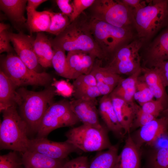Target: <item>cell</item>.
<instances>
[{
  "label": "cell",
  "mask_w": 168,
  "mask_h": 168,
  "mask_svg": "<svg viewBox=\"0 0 168 168\" xmlns=\"http://www.w3.org/2000/svg\"><path fill=\"white\" fill-rule=\"evenodd\" d=\"M106 129H100L83 124L73 127L65 134L66 141L80 151L99 152L108 149L111 145Z\"/></svg>",
  "instance_id": "ba28073f"
},
{
  "label": "cell",
  "mask_w": 168,
  "mask_h": 168,
  "mask_svg": "<svg viewBox=\"0 0 168 168\" xmlns=\"http://www.w3.org/2000/svg\"><path fill=\"white\" fill-rule=\"evenodd\" d=\"M11 42L9 36V32L7 30L0 33V53L7 52L12 53L14 49L10 44Z\"/></svg>",
  "instance_id": "60d3db41"
},
{
  "label": "cell",
  "mask_w": 168,
  "mask_h": 168,
  "mask_svg": "<svg viewBox=\"0 0 168 168\" xmlns=\"http://www.w3.org/2000/svg\"><path fill=\"white\" fill-rule=\"evenodd\" d=\"M95 0H73L72 2V12L69 18L71 23L75 20L86 9L89 8Z\"/></svg>",
  "instance_id": "e575fe53"
},
{
  "label": "cell",
  "mask_w": 168,
  "mask_h": 168,
  "mask_svg": "<svg viewBox=\"0 0 168 168\" xmlns=\"http://www.w3.org/2000/svg\"><path fill=\"white\" fill-rule=\"evenodd\" d=\"M147 61L152 67L168 59V27L150 44L146 53Z\"/></svg>",
  "instance_id": "ac0fdd59"
},
{
  "label": "cell",
  "mask_w": 168,
  "mask_h": 168,
  "mask_svg": "<svg viewBox=\"0 0 168 168\" xmlns=\"http://www.w3.org/2000/svg\"><path fill=\"white\" fill-rule=\"evenodd\" d=\"M17 87L0 70V111L2 112L13 105H17L20 97L16 88Z\"/></svg>",
  "instance_id": "44dd1931"
},
{
  "label": "cell",
  "mask_w": 168,
  "mask_h": 168,
  "mask_svg": "<svg viewBox=\"0 0 168 168\" xmlns=\"http://www.w3.org/2000/svg\"><path fill=\"white\" fill-rule=\"evenodd\" d=\"M109 95L118 120L123 128L125 134H129L138 105L133 102H127L111 94Z\"/></svg>",
  "instance_id": "9a60e30c"
},
{
  "label": "cell",
  "mask_w": 168,
  "mask_h": 168,
  "mask_svg": "<svg viewBox=\"0 0 168 168\" xmlns=\"http://www.w3.org/2000/svg\"><path fill=\"white\" fill-rule=\"evenodd\" d=\"M119 144L112 145L105 151H99L90 163L89 168H115Z\"/></svg>",
  "instance_id": "484cf974"
},
{
  "label": "cell",
  "mask_w": 168,
  "mask_h": 168,
  "mask_svg": "<svg viewBox=\"0 0 168 168\" xmlns=\"http://www.w3.org/2000/svg\"><path fill=\"white\" fill-rule=\"evenodd\" d=\"M23 165L16 152L13 151L0 156V168H22Z\"/></svg>",
  "instance_id": "836d02e7"
},
{
  "label": "cell",
  "mask_w": 168,
  "mask_h": 168,
  "mask_svg": "<svg viewBox=\"0 0 168 168\" xmlns=\"http://www.w3.org/2000/svg\"><path fill=\"white\" fill-rule=\"evenodd\" d=\"M1 70L17 87L27 85L45 86L52 77L48 73L38 72L29 68L20 58L8 53L1 61Z\"/></svg>",
  "instance_id": "8992f818"
},
{
  "label": "cell",
  "mask_w": 168,
  "mask_h": 168,
  "mask_svg": "<svg viewBox=\"0 0 168 168\" xmlns=\"http://www.w3.org/2000/svg\"><path fill=\"white\" fill-rule=\"evenodd\" d=\"M161 114L162 116L164 117L168 121V108L165 109Z\"/></svg>",
  "instance_id": "c3c4849f"
},
{
  "label": "cell",
  "mask_w": 168,
  "mask_h": 168,
  "mask_svg": "<svg viewBox=\"0 0 168 168\" xmlns=\"http://www.w3.org/2000/svg\"><path fill=\"white\" fill-rule=\"evenodd\" d=\"M142 168H168V145L149 151Z\"/></svg>",
  "instance_id": "4316f807"
},
{
  "label": "cell",
  "mask_w": 168,
  "mask_h": 168,
  "mask_svg": "<svg viewBox=\"0 0 168 168\" xmlns=\"http://www.w3.org/2000/svg\"><path fill=\"white\" fill-rule=\"evenodd\" d=\"M141 152L130 133L128 134L122 150L118 155L115 168H142Z\"/></svg>",
  "instance_id": "e0dca14e"
},
{
  "label": "cell",
  "mask_w": 168,
  "mask_h": 168,
  "mask_svg": "<svg viewBox=\"0 0 168 168\" xmlns=\"http://www.w3.org/2000/svg\"><path fill=\"white\" fill-rule=\"evenodd\" d=\"M144 41L139 38L122 46L110 57L105 67L119 75L129 76L141 69L139 51Z\"/></svg>",
  "instance_id": "30bf717a"
},
{
  "label": "cell",
  "mask_w": 168,
  "mask_h": 168,
  "mask_svg": "<svg viewBox=\"0 0 168 168\" xmlns=\"http://www.w3.org/2000/svg\"><path fill=\"white\" fill-rule=\"evenodd\" d=\"M69 0H57L56 3L63 14L70 18L73 11L72 3Z\"/></svg>",
  "instance_id": "7bdbcfd3"
},
{
  "label": "cell",
  "mask_w": 168,
  "mask_h": 168,
  "mask_svg": "<svg viewBox=\"0 0 168 168\" xmlns=\"http://www.w3.org/2000/svg\"><path fill=\"white\" fill-rule=\"evenodd\" d=\"M99 112L107 129L117 138L122 139L125 134L118 120L109 95L103 96L100 99Z\"/></svg>",
  "instance_id": "2e32d148"
},
{
  "label": "cell",
  "mask_w": 168,
  "mask_h": 168,
  "mask_svg": "<svg viewBox=\"0 0 168 168\" xmlns=\"http://www.w3.org/2000/svg\"><path fill=\"white\" fill-rule=\"evenodd\" d=\"M34 49L38 63L41 67H52L54 51L50 39L42 32L37 33L34 42Z\"/></svg>",
  "instance_id": "7402d4cb"
},
{
  "label": "cell",
  "mask_w": 168,
  "mask_h": 168,
  "mask_svg": "<svg viewBox=\"0 0 168 168\" xmlns=\"http://www.w3.org/2000/svg\"><path fill=\"white\" fill-rule=\"evenodd\" d=\"M96 86L101 96H106L110 94L114 89L111 86L102 82L97 81Z\"/></svg>",
  "instance_id": "f6af8a7d"
},
{
  "label": "cell",
  "mask_w": 168,
  "mask_h": 168,
  "mask_svg": "<svg viewBox=\"0 0 168 168\" xmlns=\"http://www.w3.org/2000/svg\"><path fill=\"white\" fill-rule=\"evenodd\" d=\"M143 72V80L146 83L156 100L161 102L166 109L168 96L165 86L159 73L154 67L142 68Z\"/></svg>",
  "instance_id": "d6986e66"
},
{
  "label": "cell",
  "mask_w": 168,
  "mask_h": 168,
  "mask_svg": "<svg viewBox=\"0 0 168 168\" xmlns=\"http://www.w3.org/2000/svg\"><path fill=\"white\" fill-rule=\"evenodd\" d=\"M46 1V0H27V7L36 10L40 5Z\"/></svg>",
  "instance_id": "bcb514c9"
},
{
  "label": "cell",
  "mask_w": 168,
  "mask_h": 168,
  "mask_svg": "<svg viewBox=\"0 0 168 168\" xmlns=\"http://www.w3.org/2000/svg\"><path fill=\"white\" fill-rule=\"evenodd\" d=\"M121 1L133 9V11H137L146 5L145 1L140 0H122Z\"/></svg>",
  "instance_id": "ee69618b"
},
{
  "label": "cell",
  "mask_w": 168,
  "mask_h": 168,
  "mask_svg": "<svg viewBox=\"0 0 168 168\" xmlns=\"http://www.w3.org/2000/svg\"><path fill=\"white\" fill-rule=\"evenodd\" d=\"M55 89V93L64 97H69L73 93V87L64 80L55 81L52 84Z\"/></svg>",
  "instance_id": "ab89813d"
},
{
  "label": "cell",
  "mask_w": 168,
  "mask_h": 168,
  "mask_svg": "<svg viewBox=\"0 0 168 168\" xmlns=\"http://www.w3.org/2000/svg\"><path fill=\"white\" fill-rule=\"evenodd\" d=\"M52 46L54 51L52 61V67L59 76L71 79L67 63L65 51L60 47Z\"/></svg>",
  "instance_id": "f1b7e54d"
},
{
  "label": "cell",
  "mask_w": 168,
  "mask_h": 168,
  "mask_svg": "<svg viewBox=\"0 0 168 168\" xmlns=\"http://www.w3.org/2000/svg\"><path fill=\"white\" fill-rule=\"evenodd\" d=\"M97 82H102L115 88L123 78L105 67L95 63L90 72Z\"/></svg>",
  "instance_id": "83f0119b"
},
{
  "label": "cell",
  "mask_w": 168,
  "mask_h": 168,
  "mask_svg": "<svg viewBox=\"0 0 168 168\" xmlns=\"http://www.w3.org/2000/svg\"><path fill=\"white\" fill-rule=\"evenodd\" d=\"M152 67L157 70L165 86H168V61L157 63Z\"/></svg>",
  "instance_id": "b9f144b4"
},
{
  "label": "cell",
  "mask_w": 168,
  "mask_h": 168,
  "mask_svg": "<svg viewBox=\"0 0 168 168\" xmlns=\"http://www.w3.org/2000/svg\"><path fill=\"white\" fill-rule=\"evenodd\" d=\"M154 97L146 83L143 81H139L138 79L133 99L141 106L144 103L153 100Z\"/></svg>",
  "instance_id": "1f68e13d"
},
{
  "label": "cell",
  "mask_w": 168,
  "mask_h": 168,
  "mask_svg": "<svg viewBox=\"0 0 168 168\" xmlns=\"http://www.w3.org/2000/svg\"><path fill=\"white\" fill-rule=\"evenodd\" d=\"M89 26L96 42L106 58L128 44L133 36L131 27H118L90 17Z\"/></svg>",
  "instance_id": "5b68a950"
},
{
  "label": "cell",
  "mask_w": 168,
  "mask_h": 168,
  "mask_svg": "<svg viewBox=\"0 0 168 168\" xmlns=\"http://www.w3.org/2000/svg\"><path fill=\"white\" fill-rule=\"evenodd\" d=\"M142 68L126 78H123L110 93L128 102H133L136 85Z\"/></svg>",
  "instance_id": "d4e9b609"
},
{
  "label": "cell",
  "mask_w": 168,
  "mask_h": 168,
  "mask_svg": "<svg viewBox=\"0 0 168 168\" xmlns=\"http://www.w3.org/2000/svg\"><path fill=\"white\" fill-rule=\"evenodd\" d=\"M27 150L40 153L56 159H65L70 153L80 151L66 141L56 142L46 138L29 139Z\"/></svg>",
  "instance_id": "8fae6325"
},
{
  "label": "cell",
  "mask_w": 168,
  "mask_h": 168,
  "mask_svg": "<svg viewBox=\"0 0 168 168\" xmlns=\"http://www.w3.org/2000/svg\"><path fill=\"white\" fill-rule=\"evenodd\" d=\"M70 107L80 121L83 124L102 129L96 108V99L90 100H76L70 101Z\"/></svg>",
  "instance_id": "5bb4252c"
},
{
  "label": "cell",
  "mask_w": 168,
  "mask_h": 168,
  "mask_svg": "<svg viewBox=\"0 0 168 168\" xmlns=\"http://www.w3.org/2000/svg\"><path fill=\"white\" fill-rule=\"evenodd\" d=\"M17 105L12 106L2 112L0 125V147L22 154L28 150L29 129L19 114Z\"/></svg>",
  "instance_id": "3957f363"
},
{
  "label": "cell",
  "mask_w": 168,
  "mask_h": 168,
  "mask_svg": "<svg viewBox=\"0 0 168 168\" xmlns=\"http://www.w3.org/2000/svg\"><path fill=\"white\" fill-rule=\"evenodd\" d=\"M81 51L68 52L67 55L68 67L71 79H75L82 75L80 68Z\"/></svg>",
  "instance_id": "4dcf8cb0"
},
{
  "label": "cell",
  "mask_w": 168,
  "mask_h": 168,
  "mask_svg": "<svg viewBox=\"0 0 168 168\" xmlns=\"http://www.w3.org/2000/svg\"><path fill=\"white\" fill-rule=\"evenodd\" d=\"M156 118H157L144 112L141 106L138 105L131 130L140 128Z\"/></svg>",
  "instance_id": "d590c367"
},
{
  "label": "cell",
  "mask_w": 168,
  "mask_h": 168,
  "mask_svg": "<svg viewBox=\"0 0 168 168\" xmlns=\"http://www.w3.org/2000/svg\"><path fill=\"white\" fill-rule=\"evenodd\" d=\"M89 9L91 18L119 27L133 25V9L121 0H95Z\"/></svg>",
  "instance_id": "52a82bcc"
},
{
  "label": "cell",
  "mask_w": 168,
  "mask_h": 168,
  "mask_svg": "<svg viewBox=\"0 0 168 168\" xmlns=\"http://www.w3.org/2000/svg\"><path fill=\"white\" fill-rule=\"evenodd\" d=\"M168 129V121L162 116L156 118L139 128L132 138L140 149L144 144L154 146L162 137L166 134Z\"/></svg>",
  "instance_id": "4fadbf2b"
},
{
  "label": "cell",
  "mask_w": 168,
  "mask_h": 168,
  "mask_svg": "<svg viewBox=\"0 0 168 168\" xmlns=\"http://www.w3.org/2000/svg\"><path fill=\"white\" fill-rule=\"evenodd\" d=\"M140 106L144 112L152 114L156 118H158L163 111L166 109L163 104L156 100H152Z\"/></svg>",
  "instance_id": "8d00e7d4"
},
{
  "label": "cell",
  "mask_w": 168,
  "mask_h": 168,
  "mask_svg": "<svg viewBox=\"0 0 168 168\" xmlns=\"http://www.w3.org/2000/svg\"><path fill=\"white\" fill-rule=\"evenodd\" d=\"M9 25L2 23L0 24V33L3 31L7 30L9 28Z\"/></svg>",
  "instance_id": "7dc6e473"
},
{
  "label": "cell",
  "mask_w": 168,
  "mask_h": 168,
  "mask_svg": "<svg viewBox=\"0 0 168 168\" xmlns=\"http://www.w3.org/2000/svg\"><path fill=\"white\" fill-rule=\"evenodd\" d=\"M17 91L20 97L17 104L20 115L27 124L29 130L37 133L46 110L54 103L55 88L52 86L36 92L21 87Z\"/></svg>",
  "instance_id": "7a4b0ae2"
},
{
  "label": "cell",
  "mask_w": 168,
  "mask_h": 168,
  "mask_svg": "<svg viewBox=\"0 0 168 168\" xmlns=\"http://www.w3.org/2000/svg\"><path fill=\"white\" fill-rule=\"evenodd\" d=\"M72 95L75 99L82 100L95 99L101 96L96 86L73 89Z\"/></svg>",
  "instance_id": "d6a6232c"
},
{
  "label": "cell",
  "mask_w": 168,
  "mask_h": 168,
  "mask_svg": "<svg viewBox=\"0 0 168 168\" xmlns=\"http://www.w3.org/2000/svg\"><path fill=\"white\" fill-rule=\"evenodd\" d=\"M148 4L133 11V25L139 38H149L168 21V0L148 1Z\"/></svg>",
  "instance_id": "277c9868"
},
{
  "label": "cell",
  "mask_w": 168,
  "mask_h": 168,
  "mask_svg": "<svg viewBox=\"0 0 168 168\" xmlns=\"http://www.w3.org/2000/svg\"><path fill=\"white\" fill-rule=\"evenodd\" d=\"M26 168V167H24V168Z\"/></svg>",
  "instance_id": "681fc988"
},
{
  "label": "cell",
  "mask_w": 168,
  "mask_h": 168,
  "mask_svg": "<svg viewBox=\"0 0 168 168\" xmlns=\"http://www.w3.org/2000/svg\"><path fill=\"white\" fill-rule=\"evenodd\" d=\"M87 157L82 156L66 161L62 168H89Z\"/></svg>",
  "instance_id": "f35d334b"
},
{
  "label": "cell",
  "mask_w": 168,
  "mask_h": 168,
  "mask_svg": "<svg viewBox=\"0 0 168 168\" xmlns=\"http://www.w3.org/2000/svg\"><path fill=\"white\" fill-rule=\"evenodd\" d=\"M26 0H0L1 10L14 23L19 25L26 21L24 16Z\"/></svg>",
  "instance_id": "cb8c5ba5"
},
{
  "label": "cell",
  "mask_w": 168,
  "mask_h": 168,
  "mask_svg": "<svg viewBox=\"0 0 168 168\" xmlns=\"http://www.w3.org/2000/svg\"><path fill=\"white\" fill-rule=\"evenodd\" d=\"M51 23L48 32L57 36L63 32L70 24L69 18L62 13L49 11Z\"/></svg>",
  "instance_id": "f546056e"
},
{
  "label": "cell",
  "mask_w": 168,
  "mask_h": 168,
  "mask_svg": "<svg viewBox=\"0 0 168 168\" xmlns=\"http://www.w3.org/2000/svg\"><path fill=\"white\" fill-rule=\"evenodd\" d=\"M79 121L71 109L70 101L63 100L54 102L44 114L37 132V138H46L55 129L72 127Z\"/></svg>",
  "instance_id": "9c48e42d"
},
{
  "label": "cell",
  "mask_w": 168,
  "mask_h": 168,
  "mask_svg": "<svg viewBox=\"0 0 168 168\" xmlns=\"http://www.w3.org/2000/svg\"><path fill=\"white\" fill-rule=\"evenodd\" d=\"M97 81L91 73L82 75L74 80L72 86L73 89L82 87L96 86Z\"/></svg>",
  "instance_id": "74e56055"
},
{
  "label": "cell",
  "mask_w": 168,
  "mask_h": 168,
  "mask_svg": "<svg viewBox=\"0 0 168 168\" xmlns=\"http://www.w3.org/2000/svg\"><path fill=\"white\" fill-rule=\"evenodd\" d=\"M11 42L18 56L30 69L38 72L39 66L34 49L35 39L20 32H9Z\"/></svg>",
  "instance_id": "7c38bea8"
},
{
  "label": "cell",
  "mask_w": 168,
  "mask_h": 168,
  "mask_svg": "<svg viewBox=\"0 0 168 168\" xmlns=\"http://www.w3.org/2000/svg\"><path fill=\"white\" fill-rule=\"evenodd\" d=\"M89 19L83 12L63 32L50 39L52 46L68 52L81 51L94 55L100 59L106 58L91 33Z\"/></svg>",
  "instance_id": "6da1fadb"
},
{
  "label": "cell",
  "mask_w": 168,
  "mask_h": 168,
  "mask_svg": "<svg viewBox=\"0 0 168 168\" xmlns=\"http://www.w3.org/2000/svg\"><path fill=\"white\" fill-rule=\"evenodd\" d=\"M26 24L30 33L48 31L51 23L49 11H37L26 7Z\"/></svg>",
  "instance_id": "603a6c76"
},
{
  "label": "cell",
  "mask_w": 168,
  "mask_h": 168,
  "mask_svg": "<svg viewBox=\"0 0 168 168\" xmlns=\"http://www.w3.org/2000/svg\"><path fill=\"white\" fill-rule=\"evenodd\" d=\"M22 154V164L27 168H62L66 161L65 159L52 158L29 150Z\"/></svg>",
  "instance_id": "ffe728a7"
}]
</instances>
